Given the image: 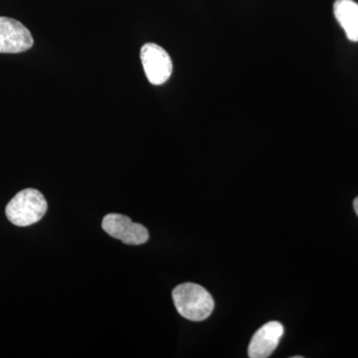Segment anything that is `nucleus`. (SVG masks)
Returning <instances> with one entry per match:
<instances>
[{
  "label": "nucleus",
  "mask_w": 358,
  "mask_h": 358,
  "mask_svg": "<svg viewBox=\"0 0 358 358\" xmlns=\"http://www.w3.org/2000/svg\"><path fill=\"white\" fill-rule=\"evenodd\" d=\"M353 208H355V213L358 216V196L353 201Z\"/></svg>",
  "instance_id": "6e6552de"
},
{
  "label": "nucleus",
  "mask_w": 358,
  "mask_h": 358,
  "mask_svg": "<svg viewBox=\"0 0 358 358\" xmlns=\"http://www.w3.org/2000/svg\"><path fill=\"white\" fill-rule=\"evenodd\" d=\"M334 13L348 39L358 42V3L353 0H336Z\"/></svg>",
  "instance_id": "0eeeda50"
},
{
  "label": "nucleus",
  "mask_w": 358,
  "mask_h": 358,
  "mask_svg": "<svg viewBox=\"0 0 358 358\" xmlns=\"http://www.w3.org/2000/svg\"><path fill=\"white\" fill-rule=\"evenodd\" d=\"M173 299L179 315L192 322L208 319L214 310L211 294L203 287L193 282L176 287L173 292Z\"/></svg>",
  "instance_id": "f257e3e1"
},
{
  "label": "nucleus",
  "mask_w": 358,
  "mask_h": 358,
  "mask_svg": "<svg viewBox=\"0 0 358 358\" xmlns=\"http://www.w3.org/2000/svg\"><path fill=\"white\" fill-rule=\"evenodd\" d=\"M141 59L145 76L150 84L159 86L169 81L173 74V61L162 47L155 43L143 45Z\"/></svg>",
  "instance_id": "7ed1b4c3"
},
{
  "label": "nucleus",
  "mask_w": 358,
  "mask_h": 358,
  "mask_svg": "<svg viewBox=\"0 0 358 358\" xmlns=\"http://www.w3.org/2000/svg\"><path fill=\"white\" fill-rule=\"evenodd\" d=\"M284 334L281 322H270L257 331L248 348L249 357L267 358L272 355Z\"/></svg>",
  "instance_id": "423d86ee"
},
{
  "label": "nucleus",
  "mask_w": 358,
  "mask_h": 358,
  "mask_svg": "<svg viewBox=\"0 0 358 358\" xmlns=\"http://www.w3.org/2000/svg\"><path fill=\"white\" fill-rule=\"evenodd\" d=\"M32 46L31 33L22 23L0 16V53H21Z\"/></svg>",
  "instance_id": "39448f33"
},
{
  "label": "nucleus",
  "mask_w": 358,
  "mask_h": 358,
  "mask_svg": "<svg viewBox=\"0 0 358 358\" xmlns=\"http://www.w3.org/2000/svg\"><path fill=\"white\" fill-rule=\"evenodd\" d=\"M102 227L110 237L121 240L127 245L145 244L150 238L145 226L134 223L131 218L122 214H107L103 219Z\"/></svg>",
  "instance_id": "20e7f679"
},
{
  "label": "nucleus",
  "mask_w": 358,
  "mask_h": 358,
  "mask_svg": "<svg viewBox=\"0 0 358 358\" xmlns=\"http://www.w3.org/2000/svg\"><path fill=\"white\" fill-rule=\"evenodd\" d=\"M48 204L41 192L27 188L18 192L6 208V217L14 225L27 227L39 222L46 214Z\"/></svg>",
  "instance_id": "f03ea898"
}]
</instances>
